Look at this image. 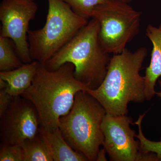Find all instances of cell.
Returning a JSON list of instances; mask_svg holds the SVG:
<instances>
[{"label": "cell", "instance_id": "11", "mask_svg": "<svg viewBox=\"0 0 161 161\" xmlns=\"http://www.w3.org/2000/svg\"><path fill=\"white\" fill-rule=\"evenodd\" d=\"M39 134L46 144L53 161H88L84 154L70 147L64 138L60 128L50 131L40 126Z\"/></svg>", "mask_w": 161, "mask_h": 161}, {"label": "cell", "instance_id": "9", "mask_svg": "<svg viewBox=\"0 0 161 161\" xmlns=\"http://www.w3.org/2000/svg\"><path fill=\"white\" fill-rule=\"evenodd\" d=\"M132 117L127 115L106 114L101 125L103 148L113 161H142L140 142L135 141L136 132L130 128Z\"/></svg>", "mask_w": 161, "mask_h": 161}, {"label": "cell", "instance_id": "18", "mask_svg": "<svg viewBox=\"0 0 161 161\" xmlns=\"http://www.w3.org/2000/svg\"><path fill=\"white\" fill-rule=\"evenodd\" d=\"M13 98L5 89L0 90V116L8 108Z\"/></svg>", "mask_w": 161, "mask_h": 161}, {"label": "cell", "instance_id": "3", "mask_svg": "<svg viewBox=\"0 0 161 161\" xmlns=\"http://www.w3.org/2000/svg\"><path fill=\"white\" fill-rule=\"evenodd\" d=\"M100 29L98 20L92 18L44 64V66L49 70H55L64 64L70 62L75 65L74 76L77 80L88 89L98 88L105 78L111 59L99 41Z\"/></svg>", "mask_w": 161, "mask_h": 161}, {"label": "cell", "instance_id": "1", "mask_svg": "<svg viewBox=\"0 0 161 161\" xmlns=\"http://www.w3.org/2000/svg\"><path fill=\"white\" fill-rule=\"evenodd\" d=\"M75 69L70 62L53 71L40 63L31 86L20 95L33 104L40 126L47 130L59 128L60 118L71 109L76 94L88 89L75 78Z\"/></svg>", "mask_w": 161, "mask_h": 161}, {"label": "cell", "instance_id": "19", "mask_svg": "<svg viewBox=\"0 0 161 161\" xmlns=\"http://www.w3.org/2000/svg\"><path fill=\"white\" fill-rule=\"evenodd\" d=\"M106 152L104 148L101 149L98 151V155H97L96 161H107L106 157Z\"/></svg>", "mask_w": 161, "mask_h": 161}, {"label": "cell", "instance_id": "21", "mask_svg": "<svg viewBox=\"0 0 161 161\" xmlns=\"http://www.w3.org/2000/svg\"><path fill=\"white\" fill-rule=\"evenodd\" d=\"M113 1H117V2H121V3L129 4V3L132 2L133 0H113Z\"/></svg>", "mask_w": 161, "mask_h": 161}, {"label": "cell", "instance_id": "4", "mask_svg": "<svg viewBox=\"0 0 161 161\" xmlns=\"http://www.w3.org/2000/svg\"><path fill=\"white\" fill-rule=\"evenodd\" d=\"M106 112L101 104L86 91L75 95L68 114L60 117L59 128L70 147L89 161H96L104 136L101 125Z\"/></svg>", "mask_w": 161, "mask_h": 161}, {"label": "cell", "instance_id": "15", "mask_svg": "<svg viewBox=\"0 0 161 161\" xmlns=\"http://www.w3.org/2000/svg\"><path fill=\"white\" fill-rule=\"evenodd\" d=\"M75 13L88 20L92 18V12L96 7L109 0H63Z\"/></svg>", "mask_w": 161, "mask_h": 161}, {"label": "cell", "instance_id": "17", "mask_svg": "<svg viewBox=\"0 0 161 161\" xmlns=\"http://www.w3.org/2000/svg\"><path fill=\"white\" fill-rule=\"evenodd\" d=\"M1 161H23V152L21 145L1 146Z\"/></svg>", "mask_w": 161, "mask_h": 161}, {"label": "cell", "instance_id": "7", "mask_svg": "<svg viewBox=\"0 0 161 161\" xmlns=\"http://www.w3.org/2000/svg\"><path fill=\"white\" fill-rule=\"evenodd\" d=\"M37 9V5L30 0H3L0 5V36L13 41L18 56L23 63L33 61L30 54L28 28Z\"/></svg>", "mask_w": 161, "mask_h": 161}, {"label": "cell", "instance_id": "20", "mask_svg": "<svg viewBox=\"0 0 161 161\" xmlns=\"http://www.w3.org/2000/svg\"><path fill=\"white\" fill-rule=\"evenodd\" d=\"M7 87V83L6 81L0 78V90L5 89Z\"/></svg>", "mask_w": 161, "mask_h": 161}, {"label": "cell", "instance_id": "13", "mask_svg": "<svg viewBox=\"0 0 161 161\" xmlns=\"http://www.w3.org/2000/svg\"><path fill=\"white\" fill-rule=\"evenodd\" d=\"M23 161H53L48 148L39 133L21 144Z\"/></svg>", "mask_w": 161, "mask_h": 161}, {"label": "cell", "instance_id": "23", "mask_svg": "<svg viewBox=\"0 0 161 161\" xmlns=\"http://www.w3.org/2000/svg\"><path fill=\"white\" fill-rule=\"evenodd\" d=\"M30 1H34L35 0H30Z\"/></svg>", "mask_w": 161, "mask_h": 161}, {"label": "cell", "instance_id": "14", "mask_svg": "<svg viewBox=\"0 0 161 161\" xmlns=\"http://www.w3.org/2000/svg\"><path fill=\"white\" fill-rule=\"evenodd\" d=\"M23 64L18 56L13 41L9 38L0 36V71L16 69Z\"/></svg>", "mask_w": 161, "mask_h": 161}, {"label": "cell", "instance_id": "16", "mask_svg": "<svg viewBox=\"0 0 161 161\" xmlns=\"http://www.w3.org/2000/svg\"><path fill=\"white\" fill-rule=\"evenodd\" d=\"M145 115V113L140 115L137 120L134 123L138 127L139 133L137 135H136V137L139 140L140 151L143 153H153L157 156L159 161H161V141L154 142L149 140L145 137L143 133L142 122Z\"/></svg>", "mask_w": 161, "mask_h": 161}, {"label": "cell", "instance_id": "12", "mask_svg": "<svg viewBox=\"0 0 161 161\" xmlns=\"http://www.w3.org/2000/svg\"><path fill=\"white\" fill-rule=\"evenodd\" d=\"M40 62L33 60L14 70L0 72V78L6 81V89L13 97L20 96L31 86Z\"/></svg>", "mask_w": 161, "mask_h": 161}, {"label": "cell", "instance_id": "22", "mask_svg": "<svg viewBox=\"0 0 161 161\" xmlns=\"http://www.w3.org/2000/svg\"><path fill=\"white\" fill-rule=\"evenodd\" d=\"M158 81L160 86L161 88V80H159ZM156 95L161 98V91L159 92H156Z\"/></svg>", "mask_w": 161, "mask_h": 161}, {"label": "cell", "instance_id": "8", "mask_svg": "<svg viewBox=\"0 0 161 161\" xmlns=\"http://www.w3.org/2000/svg\"><path fill=\"white\" fill-rule=\"evenodd\" d=\"M40 119L30 101L14 97L7 110L0 116L1 146L20 145L39 133Z\"/></svg>", "mask_w": 161, "mask_h": 161}, {"label": "cell", "instance_id": "5", "mask_svg": "<svg viewBox=\"0 0 161 161\" xmlns=\"http://www.w3.org/2000/svg\"><path fill=\"white\" fill-rule=\"evenodd\" d=\"M47 2L45 25L41 29L28 32L31 58L43 64L88 22L75 13L63 0Z\"/></svg>", "mask_w": 161, "mask_h": 161}, {"label": "cell", "instance_id": "10", "mask_svg": "<svg viewBox=\"0 0 161 161\" xmlns=\"http://www.w3.org/2000/svg\"><path fill=\"white\" fill-rule=\"evenodd\" d=\"M146 35L153 45L150 65L144 76L146 100H150L156 95V83L161 77V23L158 27L149 24Z\"/></svg>", "mask_w": 161, "mask_h": 161}, {"label": "cell", "instance_id": "6", "mask_svg": "<svg viewBox=\"0 0 161 161\" xmlns=\"http://www.w3.org/2000/svg\"><path fill=\"white\" fill-rule=\"evenodd\" d=\"M142 13L129 4L109 0L93 10L92 18L100 23L98 38L109 54H118L138 34Z\"/></svg>", "mask_w": 161, "mask_h": 161}, {"label": "cell", "instance_id": "2", "mask_svg": "<svg viewBox=\"0 0 161 161\" xmlns=\"http://www.w3.org/2000/svg\"><path fill=\"white\" fill-rule=\"evenodd\" d=\"M147 55L145 47L133 52L126 48L120 53L113 55L102 83L96 89L87 90L107 114L127 115L130 102L141 103L146 99L145 78L140 72Z\"/></svg>", "mask_w": 161, "mask_h": 161}]
</instances>
